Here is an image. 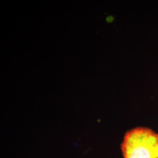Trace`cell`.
I'll use <instances>...</instances> for the list:
<instances>
[{
  "label": "cell",
  "instance_id": "cell-1",
  "mask_svg": "<svg viewBox=\"0 0 158 158\" xmlns=\"http://www.w3.org/2000/svg\"><path fill=\"white\" fill-rule=\"evenodd\" d=\"M121 149L124 158H154L158 150V133L149 127L133 128L124 134Z\"/></svg>",
  "mask_w": 158,
  "mask_h": 158
},
{
  "label": "cell",
  "instance_id": "cell-2",
  "mask_svg": "<svg viewBox=\"0 0 158 158\" xmlns=\"http://www.w3.org/2000/svg\"><path fill=\"white\" fill-rule=\"evenodd\" d=\"M154 158H158V150H157V153H156V155H155V157H154Z\"/></svg>",
  "mask_w": 158,
  "mask_h": 158
}]
</instances>
